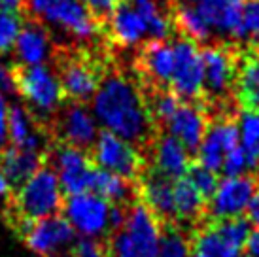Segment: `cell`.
Here are the masks:
<instances>
[{
    "label": "cell",
    "mask_w": 259,
    "mask_h": 257,
    "mask_svg": "<svg viewBox=\"0 0 259 257\" xmlns=\"http://www.w3.org/2000/svg\"><path fill=\"white\" fill-rule=\"evenodd\" d=\"M91 102L102 127L140 150H148L159 133L135 72H127L117 63L110 64Z\"/></svg>",
    "instance_id": "1"
},
{
    "label": "cell",
    "mask_w": 259,
    "mask_h": 257,
    "mask_svg": "<svg viewBox=\"0 0 259 257\" xmlns=\"http://www.w3.org/2000/svg\"><path fill=\"white\" fill-rule=\"evenodd\" d=\"M106 46L91 48V44H55L51 64L65 100L81 104L93 100L104 74L114 63Z\"/></svg>",
    "instance_id": "2"
},
{
    "label": "cell",
    "mask_w": 259,
    "mask_h": 257,
    "mask_svg": "<svg viewBox=\"0 0 259 257\" xmlns=\"http://www.w3.org/2000/svg\"><path fill=\"white\" fill-rule=\"evenodd\" d=\"M63 206L65 191L59 176L50 164L44 163V166H40L29 180L15 187L8 212L14 216V227L19 229L25 223L61 214Z\"/></svg>",
    "instance_id": "3"
},
{
    "label": "cell",
    "mask_w": 259,
    "mask_h": 257,
    "mask_svg": "<svg viewBox=\"0 0 259 257\" xmlns=\"http://www.w3.org/2000/svg\"><path fill=\"white\" fill-rule=\"evenodd\" d=\"M163 223L142 200L127 210V220L110 236V257H157Z\"/></svg>",
    "instance_id": "4"
},
{
    "label": "cell",
    "mask_w": 259,
    "mask_h": 257,
    "mask_svg": "<svg viewBox=\"0 0 259 257\" xmlns=\"http://www.w3.org/2000/svg\"><path fill=\"white\" fill-rule=\"evenodd\" d=\"M15 91L25 100V106L34 114L44 127H50L53 115L65 102L63 89L55 72L44 64H17L14 63ZM50 131V128H48Z\"/></svg>",
    "instance_id": "5"
},
{
    "label": "cell",
    "mask_w": 259,
    "mask_h": 257,
    "mask_svg": "<svg viewBox=\"0 0 259 257\" xmlns=\"http://www.w3.org/2000/svg\"><path fill=\"white\" fill-rule=\"evenodd\" d=\"M23 15L44 25H57L81 42L102 34L101 25L83 0H25Z\"/></svg>",
    "instance_id": "6"
},
{
    "label": "cell",
    "mask_w": 259,
    "mask_h": 257,
    "mask_svg": "<svg viewBox=\"0 0 259 257\" xmlns=\"http://www.w3.org/2000/svg\"><path fill=\"white\" fill-rule=\"evenodd\" d=\"M89 153L95 166L119 174L133 182H138L148 170V157L144 155V150L106 128L99 133L97 142Z\"/></svg>",
    "instance_id": "7"
},
{
    "label": "cell",
    "mask_w": 259,
    "mask_h": 257,
    "mask_svg": "<svg viewBox=\"0 0 259 257\" xmlns=\"http://www.w3.org/2000/svg\"><path fill=\"white\" fill-rule=\"evenodd\" d=\"M46 164H50L59 176L65 195L91 191L95 163L89 151L63 142H51L46 150Z\"/></svg>",
    "instance_id": "8"
},
{
    "label": "cell",
    "mask_w": 259,
    "mask_h": 257,
    "mask_svg": "<svg viewBox=\"0 0 259 257\" xmlns=\"http://www.w3.org/2000/svg\"><path fill=\"white\" fill-rule=\"evenodd\" d=\"M53 142H63L79 150L91 151L99 136V121L87 104L65 100L50 123Z\"/></svg>",
    "instance_id": "9"
},
{
    "label": "cell",
    "mask_w": 259,
    "mask_h": 257,
    "mask_svg": "<svg viewBox=\"0 0 259 257\" xmlns=\"http://www.w3.org/2000/svg\"><path fill=\"white\" fill-rule=\"evenodd\" d=\"M17 233L36 257H63L76 242V231L61 214L25 223Z\"/></svg>",
    "instance_id": "10"
},
{
    "label": "cell",
    "mask_w": 259,
    "mask_h": 257,
    "mask_svg": "<svg viewBox=\"0 0 259 257\" xmlns=\"http://www.w3.org/2000/svg\"><path fill=\"white\" fill-rule=\"evenodd\" d=\"M133 72L142 89H170L174 74V44L161 38L142 42L135 53Z\"/></svg>",
    "instance_id": "11"
},
{
    "label": "cell",
    "mask_w": 259,
    "mask_h": 257,
    "mask_svg": "<svg viewBox=\"0 0 259 257\" xmlns=\"http://www.w3.org/2000/svg\"><path fill=\"white\" fill-rule=\"evenodd\" d=\"M65 218L70 222L76 235L87 238H102L110 233L112 235V204L95 193H79L68 195L63 206Z\"/></svg>",
    "instance_id": "12"
},
{
    "label": "cell",
    "mask_w": 259,
    "mask_h": 257,
    "mask_svg": "<svg viewBox=\"0 0 259 257\" xmlns=\"http://www.w3.org/2000/svg\"><path fill=\"white\" fill-rule=\"evenodd\" d=\"M238 114H220L210 117L206 135L201 148L195 153V163L206 166L208 170L222 172L225 155L240 146Z\"/></svg>",
    "instance_id": "13"
},
{
    "label": "cell",
    "mask_w": 259,
    "mask_h": 257,
    "mask_svg": "<svg viewBox=\"0 0 259 257\" xmlns=\"http://www.w3.org/2000/svg\"><path fill=\"white\" fill-rule=\"evenodd\" d=\"M202 55L199 46L187 38L174 42V74L170 91L186 102H201L202 99Z\"/></svg>",
    "instance_id": "14"
},
{
    "label": "cell",
    "mask_w": 259,
    "mask_h": 257,
    "mask_svg": "<svg viewBox=\"0 0 259 257\" xmlns=\"http://www.w3.org/2000/svg\"><path fill=\"white\" fill-rule=\"evenodd\" d=\"M259 189L255 174L242 176H225L220 180L216 193L208 200V214L212 220H227L240 218L252 202L253 195Z\"/></svg>",
    "instance_id": "15"
},
{
    "label": "cell",
    "mask_w": 259,
    "mask_h": 257,
    "mask_svg": "<svg viewBox=\"0 0 259 257\" xmlns=\"http://www.w3.org/2000/svg\"><path fill=\"white\" fill-rule=\"evenodd\" d=\"M148 34L144 17L138 14L133 0H117L114 12L102 27V40L110 48H138Z\"/></svg>",
    "instance_id": "16"
},
{
    "label": "cell",
    "mask_w": 259,
    "mask_h": 257,
    "mask_svg": "<svg viewBox=\"0 0 259 257\" xmlns=\"http://www.w3.org/2000/svg\"><path fill=\"white\" fill-rule=\"evenodd\" d=\"M148 151H150L148 163L151 164L148 168L168 180L186 178L193 164V153L178 138H174L165 131H159L155 135V138L148 146Z\"/></svg>",
    "instance_id": "17"
},
{
    "label": "cell",
    "mask_w": 259,
    "mask_h": 257,
    "mask_svg": "<svg viewBox=\"0 0 259 257\" xmlns=\"http://www.w3.org/2000/svg\"><path fill=\"white\" fill-rule=\"evenodd\" d=\"M208 123L210 115L201 102H186V100H182L176 114L168 119V123L165 125L163 131L172 135L174 138H178L195 155L197 150L201 148L202 140H204Z\"/></svg>",
    "instance_id": "18"
},
{
    "label": "cell",
    "mask_w": 259,
    "mask_h": 257,
    "mask_svg": "<svg viewBox=\"0 0 259 257\" xmlns=\"http://www.w3.org/2000/svg\"><path fill=\"white\" fill-rule=\"evenodd\" d=\"M55 50V42L51 38L50 29L42 21L25 17L21 30L17 34L14 46V55L17 64H44L51 61Z\"/></svg>",
    "instance_id": "19"
},
{
    "label": "cell",
    "mask_w": 259,
    "mask_h": 257,
    "mask_svg": "<svg viewBox=\"0 0 259 257\" xmlns=\"http://www.w3.org/2000/svg\"><path fill=\"white\" fill-rule=\"evenodd\" d=\"M48 128L38 121L25 104H10L8 114V142L17 148L44 151L48 150Z\"/></svg>",
    "instance_id": "20"
},
{
    "label": "cell",
    "mask_w": 259,
    "mask_h": 257,
    "mask_svg": "<svg viewBox=\"0 0 259 257\" xmlns=\"http://www.w3.org/2000/svg\"><path fill=\"white\" fill-rule=\"evenodd\" d=\"M138 197L163 223H174V180L148 170L138 180Z\"/></svg>",
    "instance_id": "21"
},
{
    "label": "cell",
    "mask_w": 259,
    "mask_h": 257,
    "mask_svg": "<svg viewBox=\"0 0 259 257\" xmlns=\"http://www.w3.org/2000/svg\"><path fill=\"white\" fill-rule=\"evenodd\" d=\"M235 99L238 108L259 114V51L240 46L235 79Z\"/></svg>",
    "instance_id": "22"
},
{
    "label": "cell",
    "mask_w": 259,
    "mask_h": 257,
    "mask_svg": "<svg viewBox=\"0 0 259 257\" xmlns=\"http://www.w3.org/2000/svg\"><path fill=\"white\" fill-rule=\"evenodd\" d=\"M46 153L44 151L17 148L8 144L0 151V170L6 174V178L14 184V187L21 186L25 180H29L34 172L44 166Z\"/></svg>",
    "instance_id": "23"
},
{
    "label": "cell",
    "mask_w": 259,
    "mask_h": 257,
    "mask_svg": "<svg viewBox=\"0 0 259 257\" xmlns=\"http://www.w3.org/2000/svg\"><path fill=\"white\" fill-rule=\"evenodd\" d=\"M91 193L108 200L110 204L129 206L137 200L135 197H138V186L133 180L95 166L93 178H91Z\"/></svg>",
    "instance_id": "24"
},
{
    "label": "cell",
    "mask_w": 259,
    "mask_h": 257,
    "mask_svg": "<svg viewBox=\"0 0 259 257\" xmlns=\"http://www.w3.org/2000/svg\"><path fill=\"white\" fill-rule=\"evenodd\" d=\"M242 6L244 0H201L195 8L212 29L235 38L242 17Z\"/></svg>",
    "instance_id": "25"
},
{
    "label": "cell",
    "mask_w": 259,
    "mask_h": 257,
    "mask_svg": "<svg viewBox=\"0 0 259 257\" xmlns=\"http://www.w3.org/2000/svg\"><path fill=\"white\" fill-rule=\"evenodd\" d=\"M208 208V200L187 178L174 180V223L193 225L202 218Z\"/></svg>",
    "instance_id": "26"
},
{
    "label": "cell",
    "mask_w": 259,
    "mask_h": 257,
    "mask_svg": "<svg viewBox=\"0 0 259 257\" xmlns=\"http://www.w3.org/2000/svg\"><path fill=\"white\" fill-rule=\"evenodd\" d=\"M191 248L197 251H202L208 257H244L246 253V248L231 242L229 238L216 227V223L212 220L193 235Z\"/></svg>",
    "instance_id": "27"
},
{
    "label": "cell",
    "mask_w": 259,
    "mask_h": 257,
    "mask_svg": "<svg viewBox=\"0 0 259 257\" xmlns=\"http://www.w3.org/2000/svg\"><path fill=\"white\" fill-rule=\"evenodd\" d=\"M233 42L242 48H259V0H244L240 25Z\"/></svg>",
    "instance_id": "28"
},
{
    "label": "cell",
    "mask_w": 259,
    "mask_h": 257,
    "mask_svg": "<svg viewBox=\"0 0 259 257\" xmlns=\"http://www.w3.org/2000/svg\"><path fill=\"white\" fill-rule=\"evenodd\" d=\"M191 255V240L182 231L178 223H165L161 233L157 257H189Z\"/></svg>",
    "instance_id": "29"
},
{
    "label": "cell",
    "mask_w": 259,
    "mask_h": 257,
    "mask_svg": "<svg viewBox=\"0 0 259 257\" xmlns=\"http://www.w3.org/2000/svg\"><path fill=\"white\" fill-rule=\"evenodd\" d=\"M240 144L259 164V114L242 110L238 114Z\"/></svg>",
    "instance_id": "30"
},
{
    "label": "cell",
    "mask_w": 259,
    "mask_h": 257,
    "mask_svg": "<svg viewBox=\"0 0 259 257\" xmlns=\"http://www.w3.org/2000/svg\"><path fill=\"white\" fill-rule=\"evenodd\" d=\"M21 25L23 23L19 14L0 8V55L14 50Z\"/></svg>",
    "instance_id": "31"
},
{
    "label": "cell",
    "mask_w": 259,
    "mask_h": 257,
    "mask_svg": "<svg viewBox=\"0 0 259 257\" xmlns=\"http://www.w3.org/2000/svg\"><path fill=\"white\" fill-rule=\"evenodd\" d=\"M187 178L193 182V186L202 193V197L206 200L212 199V195L216 193L220 178H218V172L208 170L206 166H202L199 163H193L191 168L187 172Z\"/></svg>",
    "instance_id": "32"
},
{
    "label": "cell",
    "mask_w": 259,
    "mask_h": 257,
    "mask_svg": "<svg viewBox=\"0 0 259 257\" xmlns=\"http://www.w3.org/2000/svg\"><path fill=\"white\" fill-rule=\"evenodd\" d=\"M68 253L72 257H110V244L102 238L79 236Z\"/></svg>",
    "instance_id": "33"
},
{
    "label": "cell",
    "mask_w": 259,
    "mask_h": 257,
    "mask_svg": "<svg viewBox=\"0 0 259 257\" xmlns=\"http://www.w3.org/2000/svg\"><path fill=\"white\" fill-rule=\"evenodd\" d=\"M83 2L89 8V12L93 14L95 19H97V23L101 25L102 30V27L106 25V21H108L112 12H114V6L117 0H83Z\"/></svg>",
    "instance_id": "34"
},
{
    "label": "cell",
    "mask_w": 259,
    "mask_h": 257,
    "mask_svg": "<svg viewBox=\"0 0 259 257\" xmlns=\"http://www.w3.org/2000/svg\"><path fill=\"white\" fill-rule=\"evenodd\" d=\"M0 91L4 95H14L15 91V76L14 63H6L0 55Z\"/></svg>",
    "instance_id": "35"
},
{
    "label": "cell",
    "mask_w": 259,
    "mask_h": 257,
    "mask_svg": "<svg viewBox=\"0 0 259 257\" xmlns=\"http://www.w3.org/2000/svg\"><path fill=\"white\" fill-rule=\"evenodd\" d=\"M8 114H10L8 95L0 91V151L10 144L8 142Z\"/></svg>",
    "instance_id": "36"
},
{
    "label": "cell",
    "mask_w": 259,
    "mask_h": 257,
    "mask_svg": "<svg viewBox=\"0 0 259 257\" xmlns=\"http://www.w3.org/2000/svg\"><path fill=\"white\" fill-rule=\"evenodd\" d=\"M15 187L14 184L6 178V174L0 170V206L8 208L10 202H12V197H14Z\"/></svg>",
    "instance_id": "37"
},
{
    "label": "cell",
    "mask_w": 259,
    "mask_h": 257,
    "mask_svg": "<svg viewBox=\"0 0 259 257\" xmlns=\"http://www.w3.org/2000/svg\"><path fill=\"white\" fill-rule=\"evenodd\" d=\"M246 216H248V222L252 223V229L259 233V189L253 195L250 206L246 210Z\"/></svg>",
    "instance_id": "38"
},
{
    "label": "cell",
    "mask_w": 259,
    "mask_h": 257,
    "mask_svg": "<svg viewBox=\"0 0 259 257\" xmlns=\"http://www.w3.org/2000/svg\"><path fill=\"white\" fill-rule=\"evenodd\" d=\"M246 255L248 257H259V233L252 231V235L246 244Z\"/></svg>",
    "instance_id": "39"
},
{
    "label": "cell",
    "mask_w": 259,
    "mask_h": 257,
    "mask_svg": "<svg viewBox=\"0 0 259 257\" xmlns=\"http://www.w3.org/2000/svg\"><path fill=\"white\" fill-rule=\"evenodd\" d=\"M23 6H25V0H0V8L15 14H23Z\"/></svg>",
    "instance_id": "40"
},
{
    "label": "cell",
    "mask_w": 259,
    "mask_h": 257,
    "mask_svg": "<svg viewBox=\"0 0 259 257\" xmlns=\"http://www.w3.org/2000/svg\"><path fill=\"white\" fill-rule=\"evenodd\" d=\"M189 257H208V255H204L202 251H197V250H193V248H191V255H189Z\"/></svg>",
    "instance_id": "41"
},
{
    "label": "cell",
    "mask_w": 259,
    "mask_h": 257,
    "mask_svg": "<svg viewBox=\"0 0 259 257\" xmlns=\"http://www.w3.org/2000/svg\"><path fill=\"white\" fill-rule=\"evenodd\" d=\"M63 257H72V255H70V253H66V255H63Z\"/></svg>",
    "instance_id": "42"
}]
</instances>
